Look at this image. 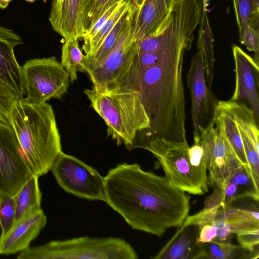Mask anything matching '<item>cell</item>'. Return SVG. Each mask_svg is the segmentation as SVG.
I'll list each match as a JSON object with an SVG mask.
<instances>
[{"instance_id":"30","label":"cell","mask_w":259,"mask_h":259,"mask_svg":"<svg viewBox=\"0 0 259 259\" xmlns=\"http://www.w3.org/2000/svg\"><path fill=\"white\" fill-rule=\"evenodd\" d=\"M84 61V55L79 48L78 40H65L62 47L60 63L68 73L71 83L77 79V72Z\"/></svg>"},{"instance_id":"1","label":"cell","mask_w":259,"mask_h":259,"mask_svg":"<svg viewBox=\"0 0 259 259\" xmlns=\"http://www.w3.org/2000/svg\"><path fill=\"white\" fill-rule=\"evenodd\" d=\"M104 179L105 202L133 229L160 237L181 226L188 215L186 192L138 163L119 164Z\"/></svg>"},{"instance_id":"34","label":"cell","mask_w":259,"mask_h":259,"mask_svg":"<svg viewBox=\"0 0 259 259\" xmlns=\"http://www.w3.org/2000/svg\"><path fill=\"white\" fill-rule=\"evenodd\" d=\"M122 0H93L85 24V32L112 6Z\"/></svg>"},{"instance_id":"28","label":"cell","mask_w":259,"mask_h":259,"mask_svg":"<svg viewBox=\"0 0 259 259\" xmlns=\"http://www.w3.org/2000/svg\"><path fill=\"white\" fill-rule=\"evenodd\" d=\"M132 1V0L121 1L115 11L99 31L91 39L83 41L82 49L85 53V58L93 55L97 51L104 39L112 30L121 17L128 10Z\"/></svg>"},{"instance_id":"7","label":"cell","mask_w":259,"mask_h":259,"mask_svg":"<svg viewBox=\"0 0 259 259\" xmlns=\"http://www.w3.org/2000/svg\"><path fill=\"white\" fill-rule=\"evenodd\" d=\"M51 170L67 193L88 200L105 201L104 177L76 157L61 152Z\"/></svg>"},{"instance_id":"26","label":"cell","mask_w":259,"mask_h":259,"mask_svg":"<svg viewBox=\"0 0 259 259\" xmlns=\"http://www.w3.org/2000/svg\"><path fill=\"white\" fill-rule=\"evenodd\" d=\"M219 101L232 114L239 132L247 136L259 150V131L253 111L240 102Z\"/></svg>"},{"instance_id":"3","label":"cell","mask_w":259,"mask_h":259,"mask_svg":"<svg viewBox=\"0 0 259 259\" xmlns=\"http://www.w3.org/2000/svg\"><path fill=\"white\" fill-rule=\"evenodd\" d=\"M10 121L32 174L38 177L47 174L62 152L52 106L18 99L12 106Z\"/></svg>"},{"instance_id":"9","label":"cell","mask_w":259,"mask_h":259,"mask_svg":"<svg viewBox=\"0 0 259 259\" xmlns=\"http://www.w3.org/2000/svg\"><path fill=\"white\" fill-rule=\"evenodd\" d=\"M134 13L113 49L102 61L86 72L92 82V88L100 93L117 88L134 60L137 54L134 40Z\"/></svg>"},{"instance_id":"4","label":"cell","mask_w":259,"mask_h":259,"mask_svg":"<svg viewBox=\"0 0 259 259\" xmlns=\"http://www.w3.org/2000/svg\"><path fill=\"white\" fill-rule=\"evenodd\" d=\"M84 93L107 125V135L118 145L123 144L128 150L133 149L138 132L144 131V137L137 147L143 148L151 123L136 89L122 83L106 93H100L93 88Z\"/></svg>"},{"instance_id":"25","label":"cell","mask_w":259,"mask_h":259,"mask_svg":"<svg viewBox=\"0 0 259 259\" xmlns=\"http://www.w3.org/2000/svg\"><path fill=\"white\" fill-rule=\"evenodd\" d=\"M199 24L197 48L202 55L207 84L211 89L214 77V39L207 17V9L203 8Z\"/></svg>"},{"instance_id":"31","label":"cell","mask_w":259,"mask_h":259,"mask_svg":"<svg viewBox=\"0 0 259 259\" xmlns=\"http://www.w3.org/2000/svg\"><path fill=\"white\" fill-rule=\"evenodd\" d=\"M194 143L189 147L188 157L190 164L204 193L208 191L207 169L200 135H194Z\"/></svg>"},{"instance_id":"40","label":"cell","mask_w":259,"mask_h":259,"mask_svg":"<svg viewBox=\"0 0 259 259\" xmlns=\"http://www.w3.org/2000/svg\"><path fill=\"white\" fill-rule=\"evenodd\" d=\"M208 1L209 0H203L202 8H204V9H207Z\"/></svg>"},{"instance_id":"41","label":"cell","mask_w":259,"mask_h":259,"mask_svg":"<svg viewBox=\"0 0 259 259\" xmlns=\"http://www.w3.org/2000/svg\"><path fill=\"white\" fill-rule=\"evenodd\" d=\"M27 2L34 3L36 0H25Z\"/></svg>"},{"instance_id":"18","label":"cell","mask_w":259,"mask_h":259,"mask_svg":"<svg viewBox=\"0 0 259 259\" xmlns=\"http://www.w3.org/2000/svg\"><path fill=\"white\" fill-rule=\"evenodd\" d=\"M220 207L233 234H259L258 198L241 197Z\"/></svg>"},{"instance_id":"38","label":"cell","mask_w":259,"mask_h":259,"mask_svg":"<svg viewBox=\"0 0 259 259\" xmlns=\"http://www.w3.org/2000/svg\"><path fill=\"white\" fill-rule=\"evenodd\" d=\"M13 0H0V9L3 10L6 9L9 3Z\"/></svg>"},{"instance_id":"29","label":"cell","mask_w":259,"mask_h":259,"mask_svg":"<svg viewBox=\"0 0 259 259\" xmlns=\"http://www.w3.org/2000/svg\"><path fill=\"white\" fill-rule=\"evenodd\" d=\"M239 37L247 27L259 29V0H232Z\"/></svg>"},{"instance_id":"35","label":"cell","mask_w":259,"mask_h":259,"mask_svg":"<svg viewBox=\"0 0 259 259\" xmlns=\"http://www.w3.org/2000/svg\"><path fill=\"white\" fill-rule=\"evenodd\" d=\"M241 44L245 46L250 52H254L253 58L254 61L258 64L259 63V29L248 26L245 29L243 34L239 37Z\"/></svg>"},{"instance_id":"15","label":"cell","mask_w":259,"mask_h":259,"mask_svg":"<svg viewBox=\"0 0 259 259\" xmlns=\"http://www.w3.org/2000/svg\"><path fill=\"white\" fill-rule=\"evenodd\" d=\"M235 63L236 84L231 101L247 102L257 120L259 116V66L240 47L232 46Z\"/></svg>"},{"instance_id":"27","label":"cell","mask_w":259,"mask_h":259,"mask_svg":"<svg viewBox=\"0 0 259 259\" xmlns=\"http://www.w3.org/2000/svg\"><path fill=\"white\" fill-rule=\"evenodd\" d=\"M213 120L219 125L241 163L248 165L240 135L234 118L219 101Z\"/></svg>"},{"instance_id":"23","label":"cell","mask_w":259,"mask_h":259,"mask_svg":"<svg viewBox=\"0 0 259 259\" xmlns=\"http://www.w3.org/2000/svg\"><path fill=\"white\" fill-rule=\"evenodd\" d=\"M135 9V2L132 0L128 10L121 17L97 51L93 55L84 57V63L79 71L86 72L102 61L111 52L115 46L122 31L132 17Z\"/></svg>"},{"instance_id":"5","label":"cell","mask_w":259,"mask_h":259,"mask_svg":"<svg viewBox=\"0 0 259 259\" xmlns=\"http://www.w3.org/2000/svg\"><path fill=\"white\" fill-rule=\"evenodd\" d=\"M134 248L124 240L113 237L82 236L53 240L19 253L18 259H136Z\"/></svg>"},{"instance_id":"11","label":"cell","mask_w":259,"mask_h":259,"mask_svg":"<svg viewBox=\"0 0 259 259\" xmlns=\"http://www.w3.org/2000/svg\"><path fill=\"white\" fill-rule=\"evenodd\" d=\"M32 174L12 127L0 125V195L14 196Z\"/></svg>"},{"instance_id":"12","label":"cell","mask_w":259,"mask_h":259,"mask_svg":"<svg viewBox=\"0 0 259 259\" xmlns=\"http://www.w3.org/2000/svg\"><path fill=\"white\" fill-rule=\"evenodd\" d=\"M187 85L191 94L193 134L199 128L205 130L212 122L219 101L207 84L201 53L192 58L187 75Z\"/></svg>"},{"instance_id":"39","label":"cell","mask_w":259,"mask_h":259,"mask_svg":"<svg viewBox=\"0 0 259 259\" xmlns=\"http://www.w3.org/2000/svg\"><path fill=\"white\" fill-rule=\"evenodd\" d=\"M197 5L201 10V11H202V6H203V0H196Z\"/></svg>"},{"instance_id":"19","label":"cell","mask_w":259,"mask_h":259,"mask_svg":"<svg viewBox=\"0 0 259 259\" xmlns=\"http://www.w3.org/2000/svg\"><path fill=\"white\" fill-rule=\"evenodd\" d=\"M183 225H195L198 228L197 243L212 241L231 242L233 233L221 208H203L200 211L188 215Z\"/></svg>"},{"instance_id":"17","label":"cell","mask_w":259,"mask_h":259,"mask_svg":"<svg viewBox=\"0 0 259 259\" xmlns=\"http://www.w3.org/2000/svg\"><path fill=\"white\" fill-rule=\"evenodd\" d=\"M247 196L259 199V186L255 184L249 166L242 165L224 188L214 189L205 199L203 208L223 207L237 198Z\"/></svg>"},{"instance_id":"20","label":"cell","mask_w":259,"mask_h":259,"mask_svg":"<svg viewBox=\"0 0 259 259\" xmlns=\"http://www.w3.org/2000/svg\"><path fill=\"white\" fill-rule=\"evenodd\" d=\"M22 41H9L0 39V81L7 85L18 99L25 95L21 76V66L15 57L14 48Z\"/></svg>"},{"instance_id":"37","label":"cell","mask_w":259,"mask_h":259,"mask_svg":"<svg viewBox=\"0 0 259 259\" xmlns=\"http://www.w3.org/2000/svg\"><path fill=\"white\" fill-rule=\"evenodd\" d=\"M0 39L9 41H22L21 37L12 30L0 25Z\"/></svg>"},{"instance_id":"6","label":"cell","mask_w":259,"mask_h":259,"mask_svg":"<svg viewBox=\"0 0 259 259\" xmlns=\"http://www.w3.org/2000/svg\"><path fill=\"white\" fill-rule=\"evenodd\" d=\"M25 99L41 104L59 99L68 90L69 76L55 57L30 59L21 66Z\"/></svg>"},{"instance_id":"33","label":"cell","mask_w":259,"mask_h":259,"mask_svg":"<svg viewBox=\"0 0 259 259\" xmlns=\"http://www.w3.org/2000/svg\"><path fill=\"white\" fill-rule=\"evenodd\" d=\"M17 95L7 85L0 81V125L12 127L10 112Z\"/></svg>"},{"instance_id":"21","label":"cell","mask_w":259,"mask_h":259,"mask_svg":"<svg viewBox=\"0 0 259 259\" xmlns=\"http://www.w3.org/2000/svg\"><path fill=\"white\" fill-rule=\"evenodd\" d=\"M172 238L154 256V259H191L197 244L198 228L195 225L180 227Z\"/></svg>"},{"instance_id":"24","label":"cell","mask_w":259,"mask_h":259,"mask_svg":"<svg viewBox=\"0 0 259 259\" xmlns=\"http://www.w3.org/2000/svg\"><path fill=\"white\" fill-rule=\"evenodd\" d=\"M39 177L32 174L15 195L16 221L41 208L42 193L38 184Z\"/></svg>"},{"instance_id":"8","label":"cell","mask_w":259,"mask_h":259,"mask_svg":"<svg viewBox=\"0 0 259 259\" xmlns=\"http://www.w3.org/2000/svg\"><path fill=\"white\" fill-rule=\"evenodd\" d=\"M188 143L163 139L151 141L144 149L158 160L165 178L174 187L193 195H203L202 189L190 164Z\"/></svg>"},{"instance_id":"13","label":"cell","mask_w":259,"mask_h":259,"mask_svg":"<svg viewBox=\"0 0 259 259\" xmlns=\"http://www.w3.org/2000/svg\"><path fill=\"white\" fill-rule=\"evenodd\" d=\"M182 0H134V40L159 33L168 24Z\"/></svg>"},{"instance_id":"2","label":"cell","mask_w":259,"mask_h":259,"mask_svg":"<svg viewBox=\"0 0 259 259\" xmlns=\"http://www.w3.org/2000/svg\"><path fill=\"white\" fill-rule=\"evenodd\" d=\"M191 45L178 47L159 63L146 69H137L134 60L125 74L124 81L140 92L150 120L143 149L157 139L188 143L183 68L185 54Z\"/></svg>"},{"instance_id":"36","label":"cell","mask_w":259,"mask_h":259,"mask_svg":"<svg viewBox=\"0 0 259 259\" xmlns=\"http://www.w3.org/2000/svg\"><path fill=\"white\" fill-rule=\"evenodd\" d=\"M119 3L112 6L107 10L96 22V23L89 29L84 32L82 38L83 41H87L91 39L99 31V30L103 27L107 21L110 16L115 11Z\"/></svg>"},{"instance_id":"22","label":"cell","mask_w":259,"mask_h":259,"mask_svg":"<svg viewBox=\"0 0 259 259\" xmlns=\"http://www.w3.org/2000/svg\"><path fill=\"white\" fill-rule=\"evenodd\" d=\"M251 252L231 242L197 243L191 259L251 258Z\"/></svg>"},{"instance_id":"32","label":"cell","mask_w":259,"mask_h":259,"mask_svg":"<svg viewBox=\"0 0 259 259\" xmlns=\"http://www.w3.org/2000/svg\"><path fill=\"white\" fill-rule=\"evenodd\" d=\"M16 222L14 196L0 195V227L2 235L7 233Z\"/></svg>"},{"instance_id":"14","label":"cell","mask_w":259,"mask_h":259,"mask_svg":"<svg viewBox=\"0 0 259 259\" xmlns=\"http://www.w3.org/2000/svg\"><path fill=\"white\" fill-rule=\"evenodd\" d=\"M93 0H53L49 18L53 29L65 40L82 38Z\"/></svg>"},{"instance_id":"16","label":"cell","mask_w":259,"mask_h":259,"mask_svg":"<svg viewBox=\"0 0 259 259\" xmlns=\"http://www.w3.org/2000/svg\"><path fill=\"white\" fill-rule=\"evenodd\" d=\"M47 223V216L41 208L16 221L7 233L0 235V254H14L29 248Z\"/></svg>"},{"instance_id":"10","label":"cell","mask_w":259,"mask_h":259,"mask_svg":"<svg viewBox=\"0 0 259 259\" xmlns=\"http://www.w3.org/2000/svg\"><path fill=\"white\" fill-rule=\"evenodd\" d=\"M194 134L200 135L208 172V185L213 189L224 188L243 164L215 120L207 128H199Z\"/></svg>"}]
</instances>
